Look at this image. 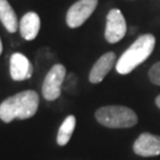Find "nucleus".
Returning a JSON list of instances; mask_svg holds the SVG:
<instances>
[{"instance_id":"obj_7","label":"nucleus","mask_w":160,"mask_h":160,"mask_svg":"<svg viewBox=\"0 0 160 160\" xmlns=\"http://www.w3.org/2000/svg\"><path fill=\"white\" fill-rule=\"evenodd\" d=\"M133 151L140 157H157L160 154V137L151 133H142L134 141Z\"/></svg>"},{"instance_id":"obj_11","label":"nucleus","mask_w":160,"mask_h":160,"mask_svg":"<svg viewBox=\"0 0 160 160\" xmlns=\"http://www.w3.org/2000/svg\"><path fill=\"white\" fill-rule=\"evenodd\" d=\"M0 22L11 33L16 32L19 28L17 14L7 0H0Z\"/></svg>"},{"instance_id":"obj_6","label":"nucleus","mask_w":160,"mask_h":160,"mask_svg":"<svg viewBox=\"0 0 160 160\" xmlns=\"http://www.w3.org/2000/svg\"><path fill=\"white\" fill-rule=\"evenodd\" d=\"M127 32V24L122 12L118 8H113L108 12L106 19V30H104V38L106 40L114 44L121 40Z\"/></svg>"},{"instance_id":"obj_2","label":"nucleus","mask_w":160,"mask_h":160,"mask_svg":"<svg viewBox=\"0 0 160 160\" xmlns=\"http://www.w3.org/2000/svg\"><path fill=\"white\" fill-rule=\"evenodd\" d=\"M155 46L153 34H142L132 44L118 59L115 69L121 75H127L142 64L152 55Z\"/></svg>"},{"instance_id":"obj_14","label":"nucleus","mask_w":160,"mask_h":160,"mask_svg":"<svg viewBox=\"0 0 160 160\" xmlns=\"http://www.w3.org/2000/svg\"><path fill=\"white\" fill-rule=\"evenodd\" d=\"M155 103H157V106L160 108V95H158V96H157V98H155Z\"/></svg>"},{"instance_id":"obj_3","label":"nucleus","mask_w":160,"mask_h":160,"mask_svg":"<svg viewBox=\"0 0 160 160\" xmlns=\"http://www.w3.org/2000/svg\"><path fill=\"white\" fill-rule=\"evenodd\" d=\"M97 122L108 128H129L138 123L134 110L125 106H106L95 113Z\"/></svg>"},{"instance_id":"obj_13","label":"nucleus","mask_w":160,"mask_h":160,"mask_svg":"<svg viewBox=\"0 0 160 160\" xmlns=\"http://www.w3.org/2000/svg\"><path fill=\"white\" fill-rule=\"evenodd\" d=\"M148 77H149V81L153 84L160 86V62L155 63L152 68L149 69Z\"/></svg>"},{"instance_id":"obj_9","label":"nucleus","mask_w":160,"mask_h":160,"mask_svg":"<svg viewBox=\"0 0 160 160\" xmlns=\"http://www.w3.org/2000/svg\"><path fill=\"white\" fill-rule=\"evenodd\" d=\"M116 56L114 52H107L102 55L97 59V62L94 64V67L90 70L89 74V81L92 83H100L104 80V77L108 75V72L116 65Z\"/></svg>"},{"instance_id":"obj_15","label":"nucleus","mask_w":160,"mask_h":160,"mask_svg":"<svg viewBox=\"0 0 160 160\" xmlns=\"http://www.w3.org/2000/svg\"><path fill=\"white\" fill-rule=\"evenodd\" d=\"M2 52V43H1V39H0V55Z\"/></svg>"},{"instance_id":"obj_1","label":"nucleus","mask_w":160,"mask_h":160,"mask_svg":"<svg viewBox=\"0 0 160 160\" xmlns=\"http://www.w3.org/2000/svg\"><path fill=\"white\" fill-rule=\"evenodd\" d=\"M39 106V96L34 90H25L6 98L0 104V119L6 123L32 118Z\"/></svg>"},{"instance_id":"obj_10","label":"nucleus","mask_w":160,"mask_h":160,"mask_svg":"<svg viewBox=\"0 0 160 160\" xmlns=\"http://www.w3.org/2000/svg\"><path fill=\"white\" fill-rule=\"evenodd\" d=\"M40 19L36 12H28L19 23V31L25 40H33L39 32Z\"/></svg>"},{"instance_id":"obj_8","label":"nucleus","mask_w":160,"mask_h":160,"mask_svg":"<svg viewBox=\"0 0 160 160\" xmlns=\"http://www.w3.org/2000/svg\"><path fill=\"white\" fill-rule=\"evenodd\" d=\"M10 74L12 80L24 81L30 78L33 74V65L23 53L16 52L10 59Z\"/></svg>"},{"instance_id":"obj_12","label":"nucleus","mask_w":160,"mask_h":160,"mask_svg":"<svg viewBox=\"0 0 160 160\" xmlns=\"http://www.w3.org/2000/svg\"><path fill=\"white\" fill-rule=\"evenodd\" d=\"M76 126V118L74 115H69L67 119L62 122L57 133V143L59 146H65L70 141L71 135L75 131Z\"/></svg>"},{"instance_id":"obj_5","label":"nucleus","mask_w":160,"mask_h":160,"mask_svg":"<svg viewBox=\"0 0 160 160\" xmlns=\"http://www.w3.org/2000/svg\"><path fill=\"white\" fill-rule=\"evenodd\" d=\"M98 0H78L67 12V24L69 28L76 29L86 23V20L92 14L97 6Z\"/></svg>"},{"instance_id":"obj_4","label":"nucleus","mask_w":160,"mask_h":160,"mask_svg":"<svg viewBox=\"0 0 160 160\" xmlns=\"http://www.w3.org/2000/svg\"><path fill=\"white\" fill-rule=\"evenodd\" d=\"M65 75L67 70L63 64H55L49 70L42 87V94L46 101H55L59 97Z\"/></svg>"}]
</instances>
